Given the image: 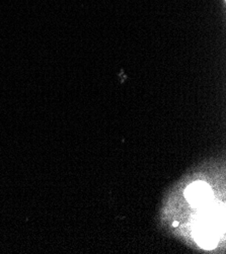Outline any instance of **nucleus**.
Instances as JSON below:
<instances>
[{
    "instance_id": "1",
    "label": "nucleus",
    "mask_w": 226,
    "mask_h": 254,
    "mask_svg": "<svg viewBox=\"0 0 226 254\" xmlns=\"http://www.w3.org/2000/svg\"><path fill=\"white\" fill-rule=\"evenodd\" d=\"M185 195L191 205L199 207L211 198L212 190L207 184L197 182L188 187Z\"/></svg>"
},
{
    "instance_id": "2",
    "label": "nucleus",
    "mask_w": 226,
    "mask_h": 254,
    "mask_svg": "<svg viewBox=\"0 0 226 254\" xmlns=\"http://www.w3.org/2000/svg\"><path fill=\"white\" fill-rule=\"evenodd\" d=\"M173 227H178L179 226V222H177V221H175V222H173Z\"/></svg>"
}]
</instances>
